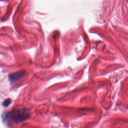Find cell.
<instances>
[{
    "mask_svg": "<svg viewBox=\"0 0 128 128\" xmlns=\"http://www.w3.org/2000/svg\"><path fill=\"white\" fill-rule=\"evenodd\" d=\"M30 114L29 110L25 108L13 110L6 113L4 116V120L6 121H10L16 124H19L30 118Z\"/></svg>",
    "mask_w": 128,
    "mask_h": 128,
    "instance_id": "cell-1",
    "label": "cell"
},
{
    "mask_svg": "<svg viewBox=\"0 0 128 128\" xmlns=\"http://www.w3.org/2000/svg\"><path fill=\"white\" fill-rule=\"evenodd\" d=\"M26 72L24 70H21L18 72L11 74L8 76L9 80L11 82H15L24 77L26 75Z\"/></svg>",
    "mask_w": 128,
    "mask_h": 128,
    "instance_id": "cell-2",
    "label": "cell"
},
{
    "mask_svg": "<svg viewBox=\"0 0 128 128\" xmlns=\"http://www.w3.org/2000/svg\"><path fill=\"white\" fill-rule=\"evenodd\" d=\"M12 102V100L10 99H8L6 100L4 102H3V106L5 107H7L8 106L10 103Z\"/></svg>",
    "mask_w": 128,
    "mask_h": 128,
    "instance_id": "cell-3",
    "label": "cell"
}]
</instances>
